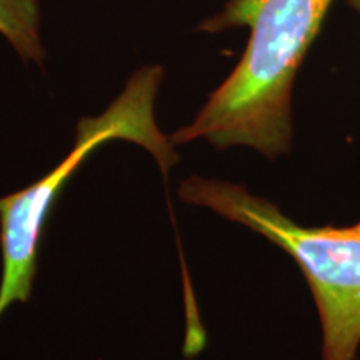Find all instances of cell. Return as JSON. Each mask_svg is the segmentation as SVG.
Listing matches in <instances>:
<instances>
[{"instance_id":"cell-1","label":"cell","mask_w":360,"mask_h":360,"mask_svg":"<svg viewBox=\"0 0 360 360\" xmlns=\"http://www.w3.org/2000/svg\"><path fill=\"white\" fill-rule=\"evenodd\" d=\"M334 0H232L199 29L247 25L250 37L232 74L210 94L172 143L205 139L215 148L247 146L269 159L292 146V89Z\"/></svg>"},{"instance_id":"cell-4","label":"cell","mask_w":360,"mask_h":360,"mask_svg":"<svg viewBox=\"0 0 360 360\" xmlns=\"http://www.w3.org/2000/svg\"><path fill=\"white\" fill-rule=\"evenodd\" d=\"M0 34L20 58L42 65L45 51L40 42L39 0H0Z\"/></svg>"},{"instance_id":"cell-3","label":"cell","mask_w":360,"mask_h":360,"mask_svg":"<svg viewBox=\"0 0 360 360\" xmlns=\"http://www.w3.org/2000/svg\"><path fill=\"white\" fill-rule=\"evenodd\" d=\"M162 77L159 65L135 72L102 115L80 120L74 147L56 169L32 186L0 197V317L12 304L29 300L45 224L65 184L97 147L115 139L139 143L155 157L164 175L179 160L172 141L155 124L154 103Z\"/></svg>"},{"instance_id":"cell-5","label":"cell","mask_w":360,"mask_h":360,"mask_svg":"<svg viewBox=\"0 0 360 360\" xmlns=\"http://www.w3.org/2000/svg\"><path fill=\"white\" fill-rule=\"evenodd\" d=\"M349 4L360 13V0H349Z\"/></svg>"},{"instance_id":"cell-2","label":"cell","mask_w":360,"mask_h":360,"mask_svg":"<svg viewBox=\"0 0 360 360\" xmlns=\"http://www.w3.org/2000/svg\"><path fill=\"white\" fill-rule=\"evenodd\" d=\"M179 195L285 250L299 264L317 304L323 335L321 360H355L360 345V222L302 227L244 186L199 175L184 180Z\"/></svg>"}]
</instances>
